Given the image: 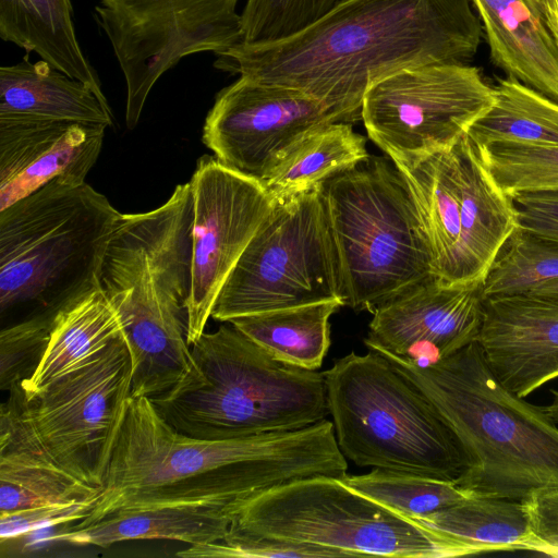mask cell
<instances>
[{"label":"cell","mask_w":558,"mask_h":558,"mask_svg":"<svg viewBox=\"0 0 558 558\" xmlns=\"http://www.w3.org/2000/svg\"><path fill=\"white\" fill-rule=\"evenodd\" d=\"M337 444L359 466L456 481L464 452L439 412L378 352H351L325 371Z\"/></svg>","instance_id":"7"},{"label":"cell","mask_w":558,"mask_h":558,"mask_svg":"<svg viewBox=\"0 0 558 558\" xmlns=\"http://www.w3.org/2000/svg\"><path fill=\"white\" fill-rule=\"evenodd\" d=\"M177 556L184 558L347 557L342 551L323 546L244 533L233 527V524L229 534L223 539L207 544L190 545L186 549L177 553Z\"/></svg>","instance_id":"34"},{"label":"cell","mask_w":558,"mask_h":558,"mask_svg":"<svg viewBox=\"0 0 558 558\" xmlns=\"http://www.w3.org/2000/svg\"><path fill=\"white\" fill-rule=\"evenodd\" d=\"M558 279V243L518 227L482 284L483 298L527 293Z\"/></svg>","instance_id":"30"},{"label":"cell","mask_w":558,"mask_h":558,"mask_svg":"<svg viewBox=\"0 0 558 558\" xmlns=\"http://www.w3.org/2000/svg\"><path fill=\"white\" fill-rule=\"evenodd\" d=\"M343 304L324 301L233 318L232 324L276 360L317 371L330 347L329 319Z\"/></svg>","instance_id":"26"},{"label":"cell","mask_w":558,"mask_h":558,"mask_svg":"<svg viewBox=\"0 0 558 558\" xmlns=\"http://www.w3.org/2000/svg\"><path fill=\"white\" fill-rule=\"evenodd\" d=\"M476 342L500 383L520 398L530 396L558 377V299H484Z\"/></svg>","instance_id":"18"},{"label":"cell","mask_w":558,"mask_h":558,"mask_svg":"<svg viewBox=\"0 0 558 558\" xmlns=\"http://www.w3.org/2000/svg\"><path fill=\"white\" fill-rule=\"evenodd\" d=\"M97 495L86 500L40 506L0 514L1 542L3 543L43 529L82 521L93 508Z\"/></svg>","instance_id":"35"},{"label":"cell","mask_w":558,"mask_h":558,"mask_svg":"<svg viewBox=\"0 0 558 558\" xmlns=\"http://www.w3.org/2000/svg\"><path fill=\"white\" fill-rule=\"evenodd\" d=\"M324 301L345 305L337 248L320 184L275 202L215 302L233 318Z\"/></svg>","instance_id":"10"},{"label":"cell","mask_w":558,"mask_h":558,"mask_svg":"<svg viewBox=\"0 0 558 558\" xmlns=\"http://www.w3.org/2000/svg\"><path fill=\"white\" fill-rule=\"evenodd\" d=\"M494 87L466 63H434L395 72L365 93L368 137L396 163L452 146L494 104Z\"/></svg>","instance_id":"13"},{"label":"cell","mask_w":558,"mask_h":558,"mask_svg":"<svg viewBox=\"0 0 558 558\" xmlns=\"http://www.w3.org/2000/svg\"><path fill=\"white\" fill-rule=\"evenodd\" d=\"M347 485L411 519L422 518L474 497L456 481L374 468L340 477Z\"/></svg>","instance_id":"29"},{"label":"cell","mask_w":558,"mask_h":558,"mask_svg":"<svg viewBox=\"0 0 558 558\" xmlns=\"http://www.w3.org/2000/svg\"><path fill=\"white\" fill-rule=\"evenodd\" d=\"M396 165L415 199L436 279L483 284L519 221L477 148L465 134L444 150Z\"/></svg>","instance_id":"9"},{"label":"cell","mask_w":558,"mask_h":558,"mask_svg":"<svg viewBox=\"0 0 558 558\" xmlns=\"http://www.w3.org/2000/svg\"><path fill=\"white\" fill-rule=\"evenodd\" d=\"M99 490L56 465L0 415V514L86 500Z\"/></svg>","instance_id":"24"},{"label":"cell","mask_w":558,"mask_h":558,"mask_svg":"<svg viewBox=\"0 0 558 558\" xmlns=\"http://www.w3.org/2000/svg\"><path fill=\"white\" fill-rule=\"evenodd\" d=\"M439 412L456 435L466 468L456 483L473 496L521 501L558 487V427L545 407L508 390L476 341L450 356L417 366L379 353Z\"/></svg>","instance_id":"3"},{"label":"cell","mask_w":558,"mask_h":558,"mask_svg":"<svg viewBox=\"0 0 558 558\" xmlns=\"http://www.w3.org/2000/svg\"><path fill=\"white\" fill-rule=\"evenodd\" d=\"M529 294L558 299V279L532 288Z\"/></svg>","instance_id":"38"},{"label":"cell","mask_w":558,"mask_h":558,"mask_svg":"<svg viewBox=\"0 0 558 558\" xmlns=\"http://www.w3.org/2000/svg\"><path fill=\"white\" fill-rule=\"evenodd\" d=\"M233 527L336 549L347 557H452L441 534L328 475L293 481L251 498L238 510Z\"/></svg>","instance_id":"8"},{"label":"cell","mask_w":558,"mask_h":558,"mask_svg":"<svg viewBox=\"0 0 558 558\" xmlns=\"http://www.w3.org/2000/svg\"><path fill=\"white\" fill-rule=\"evenodd\" d=\"M119 213L86 182L53 181L0 210V318L53 320L99 286Z\"/></svg>","instance_id":"5"},{"label":"cell","mask_w":558,"mask_h":558,"mask_svg":"<svg viewBox=\"0 0 558 558\" xmlns=\"http://www.w3.org/2000/svg\"><path fill=\"white\" fill-rule=\"evenodd\" d=\"M348 463L332 421L229 439L190 437L145 397H130L97 499L75 525L129 509L211 506L235 514L251 498L315 475L341 477Z\"/></svg>","instance_id":"2"},{"label":"cell","mask_w":558,"mask_h":558,"mask_svg":"<svg viewBox=\"0 0 558 558\" xmlns=\"http://www.w3.org/2000/svg\"><path fill=\"white\" fill-rule=\"evenodd\" d=\"M131 381L132 361L123 333L32 397H25L21 386L12 388L0 415L60 469L101 488Z\"/></svg>","instance_id":"11"},{"label":"cell","mask_w":558,"mask_h":558,"mask_svg":"<svg viewBox=\"0 0 558 558\" xmlns=\"http://www.w3.org/2000/svg\"><path fill=\"white\" fill-rule=\"evenodd\" d=\"M551 28L558 44V0H547Z\"/></svg>","instance_id":"39"},{"label":"cell","mask_w":558,"mask_h":558,"mask_svg":"<svg viewBox=\"0 0 558 558\" xmlns=\"http://www.w3.org/2000/svg\"><path fill=\"white\" fill-rule=\"evenodd\" d=\"M122 335L119 315L100 286L76 299L54 316L44 356L21 385L25 397L80 368Z\"/></svg>","instance_id":"23"},{"label":"cell","mask_w":558,"mask_h":558,"mask_svg":"<svg viewBox=\"0 0 558 558\" xmlns=\"http://www.w3.org/2000/svg\"><path fill=\"white\" fill-rule=\"evenodd\" d=\"M189 183L193 204L187 301L191 347L205 332L223 283L275 202L262 182L226 167L215 156L197 160Z\"/></svg>","instance_id":"15"},{"label":"cell","mask_w":558,"mask_h":558,"mask_svg":"<svg viewBox=\"0 0 558 558\" xmlns=\"http://www.w3.org/2000/svg\"><path fill=\"white\" fill-rule=\"evenodd\" d=\"M339 1L246 0L241 12V44L255 45L290 37L319 20Z\"/></svg>","instance_id":"32"},{"label":"cell","mask_w":558,"mask_h":558,"mask_svg":"<svg viewBox=\"0 0 558 558\" xmlns=\"http://www.w3.org/2000/svg\"><path fill=\"white\" fill-rule=\"evenodd\" d=\"M235 513L211 506H163L109 513L86 525H65L52 539L78 546L107 547L124 541L170 539L189 545L223 539Z\"/></svg>","instance_id":"20"},{"label":"cell","mask_w":558,"mask_h":558,"mask_svg":"<svg viewBox=\"0 0 558 558\" xmlns=\"http://www.w3.org/2000/svg\"><path fill=\"white\" fill-rule=\"evenodd\" d=\"M191 350L189 374L149 399L184 435L229 439L295 430L329 415L325 372L276 360L230 323L203 332Z\"/></svg>","instance_id":"4"},{"label":"cell","mask_w":558,"mask_h":558,"mask_svg":"<svg viewBox=\"0 0 558 558\" xmlns=\"http://www.w3.org/2000/svg\"><path fill=\"white\" fill-rule=\"evenodd\" d=\"M511 198L520 229L558 243V191L518 193Z\"/></svg>","instance_id":"37"},{"label":"cell","mask_w":558,"mask_h":558,"mask_svg":"<svg viewBox=\"0 0 558 558\" xmlns=\"http://www.w3.org/2000/svg\"><path fill=\"white\" fill-rule=\"evenodd\" d=\"M52 320L33 318L0 330V388L11 390L37 369L46 351Z\"/></svg>","instance_id":"33"},{"label":"cell","mask_w":558,"mask_h":558,"mask_svg":"<svg viewBox=\"0 0 558 558\" xmlns=\"http://www.w3.org/2000/svg\"><path fill=\"white\" fill-rule=\"evenodd\" d=\"M476 148L482 162L510 197L558 191V146L495 143Z\"/></svg>","instance_id":"31"},{"label":"cell","mask_w":558,"mask_h":558,"mask_svg":"<svg viewBox=\"0 0 558 558\" xmlns=\"http://www.w3.org/2000/svg\"><path fill=\"white\" fill-rule=\"evenodd\" d=\"M320 187L347 306L373 313L409 289L436 279L415 199L389 157L369 155Z\"/></svg>","instance_id":"6"},{"label":"cell","mask_w":558,"mask_h":558,"mask_svg":"<svg viewBox=\"0 0 558 558\" xmlns=\"http://www.w3.org/2000/svg\"><path fill=\"white\" fill-rule=\"evenodd\" d=\"M215 97L203 143L226 167L264 182L308 135L336 117L305 93L248 75Z\"/></svg>","instance_id":"14"},{"label":"cell","mask_w":558,"mask_h":558,"mask_svg":"<svg viewBox=\"0 0 558 558\" xmlns=\"http://www.w3.org/2000/svg\"><path fill=\"white\" fill-rule=\"evenodd\" d=\"M107 126L72 121L0 118V210L53 181L83 183Z\"/></svg>","instance_id":"17"},{"label":"cell","mask_w":558,"mask_h":558,"mask_svg":"<svg viewBox=\"0 0 558 558\" xmlns=\"http://www.w3.org/2000/svg\"><path fill=\"white\" fill-rule=\"evenodd\" d=\"M441 534L452 557L524 550L527 518L518 500L474 496L413 519Z\"/></svg>","instance_id":"25"},{"label":"cell","mask_w":558,"mask_h":558,"mask_svg":"<svg viewBox=\"0 0 558 558\" xmlns=\"http://www.w3.org/2000/svg\"><path fill=\"white\" fill-rule=\"evenodd\" d=\"M482 283L430 279L377 307L364 344L426 366L476 341L483 319Z\"/></svg>","instance_id":"16"},{"label":"cell","mask_w":558,"mask_h":558,"mask_svg":"<svg viewBox=\"0 0 558 558\" xmlns=\"http://www.w3.org/2000/svg\"><path fill=\"white\" fill-rule=\"evenodd\" d=\"M492 62L558 102V44L547 0H470Z\"/></svg>","instance_id":"19"},{"label":"cell","mask_w":558,"mask_h":558,"mask_svg":"<svg viewBox=\"0 0 558 558\" xmlns=\"http://www.w3.org/2000/svg\"><path fill=\"white\" fill-rule=\"evenodd\" d=\"M494 93L493 106L466 132L476 147L558 146V102L511 76L499 78Z\"/></svg>","instance_id":"28"},{"label":"cell","mask_w":558,"mask_h":558,"mask_svg":"<svg viewBox=\"0 0 558 558\" xmlns=\"http://www.w3.org/2000/svg\"><path fill=\"white\" fill-rule=\"evenodd\" d=\"M369 156L366 137L333 122L308 135L263 182L274 202L308 191Z\"/></svg>","instance_id":"27"},{"label":"cell","mask_w":558,"mask_h":558,"mask_svg":"<svg viewBox=\"0 0 558 558\" xmlns=\"http://www.w3.org/2000/svg\"><path fill=\"white\" fill-rule=\"evenodd\" d=\"M71 0H0V37L90 87L106 104L96 69L84 53Z\"/></svg>","instance_id":"22"},{"label":"cell","mask_w":558,"mask_h":558,"mask_svg":"<svg viewBox=\"0 0 558 558\" xmlns=\"http://www.w3.org/2000/svg\"><path fill=\"white\" fill-rule=\"evenodd\" d=\"M240 0H99L95 20L123 74L132 130L156 83L182 59L242 43Z\"/></svg>","instance_id":"12"},{"label":"cell","mask_w":558,"mask_h":558,"mask_svg":"<svg viewBox=\"0 0 558 558\" xmlns=\"http://www.w3.org/2000/svg\"><path fill=\"white\" fill-rule=\"evenodd\" d=\"M482 35L470 0H341L303 31L240 44L215 66L299 89L351 123L374 83L409 68L466 63Z\"/></svg>","instance_id":"1"},{"label":"cell","mask_w":558,"mask_h":558,"mask_svg":"<svg viewBox=\"0 0 558 558\" xmlns=\"http://www.w3.org/2000/svg\"><path fill=\"white\" fill-rule=\"evenodd\" d=\"M0 118L113 123L109 104L44 60L0 68Z\"/></svg>","instance_id":"21"},{"label":"cell","mask_w":558,"mask_h":558,"mask_svg":"<svg viewBox=\"0 0 558 558\" xmlns=\"http://www.w3.org/2000/svg\"><path fill=\"white\" fill-rule=\"evenodd\" d=\"M553 399L550 404L546 405V412L548 416L558 424V390L551 389L550 390Z\"/></svg>","instance_id":"40"},{"label":"cell","mask_w":558,"mask_h":558,"mask_svg":"<svg viewBox=\"0 0 558 558\" xmlns=\"http://www.w3.org/2000/svg\"><path fill=\"white\" fill-rule=\"evenodd\" d=\"M521 502L527 518L524 550L558 558V487L533 490Z\"/></svg>","instance_id":"36"}]
</instances>
